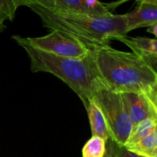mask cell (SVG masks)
<instances>
[{
	"label": "cell",
	"instance_id": "cell-1",
	"mask_svg": "<svg viewBox=\"0 0 157 157\" xmlns=\"http://www.w3.org/2000/svg\"><path fill=\"white\" fill-rule=\"evenodd\" d=\"M89 58L94 75L118 93L157 91V71L133 52L105 44L90 49Z\"/></svg>",
	"mask_w": 157,
	"mask_h": 157
},
{
	"label": "cell",
	"instance_id": "cell-2",
	"mask_svg": "<svg viewBox=\"0 0 157 157\" xmlns=\"http://www.w3.org/2000/svg\"><path fill=\"white\" fill-rule=\"evenodd\" d=\"M29 8L39 17L44 28L71 35L85 44L89 50L110 44L112 40L128 33L124 15L96 17L58 12L38 6Z\"/></svg>",
	"mask_w": 157,
	"mask_h": 157
},
{
	"label": "cell",
	"instance_id": "cell-3",
	"mask_svg": "<svg viewBox=\"0 0 157 157\" xmlns=\"http://www.w3.org/2000/svg\"><path fill=\"white\" fill-rule=\"evenodd\" d=\"M12 39L26 52L33 73L46 72L58 77L77 94L84 107H87L92 99V79L94 75L89 55L85 59L64 58L35 48L19 35H13Z\"/></svg>",
	"mask_w": 157,
	"mask_h": 157
},
{
	"label": "cell",
	"instance_id": "cell-4",
	"mask_svg": "<svg viewBox=\"0 0 157 157\" xmlns=\"http://www.w3.org/2000/svg\"><path fill=\"white\" fill-rule=\"evenodd\" d=\"M92 98L105 118L110 139L119 145L124 146L133 124L121 94L112 90L94 75L92 79Z\"/></svg>",
	"mask_w": 157,
	"mask_h": 157
},
{
	"label": "cell",
	"instance_id": "cell-5",
	"mask_svg": "<svg viewBox=\"0 0 157 157\" xmlns=\"http://www.w3.org/2000/svg\"><path fill=\"white\" fill-rule=\"evenodd\" d=\"M23 39L35 48L64 58L85 59L90 54L89 48L81 41L60 31L52 30L44 36Z\"/></svg>",
	"mask_w": 157,
	"mask_h": 157
},
{
	"label": "cell",
	"instance_id": "cell-6",
	"mask_svg": "<svg viewBox=\"0 0 157 157\" xmlns=\"http://www.w3.org/2000/svg\"><path fill=\"white\" fill-rule=\"evenodd\" d=\"M133 125L147 118H157V91L150 94H121Z\"/></svg>",
	"mask_w": 157,
	"mask_h": 157
},
{
	"label": "cell",
	"instance_id": "cell-7",
	"mask_svg": "<svg viewBox=\"0 0 157 157\" xmlns=\"http://www.w3.org/2000/svg\"><path fill=\"white\" fill-rule=\"evenodd\" d=\"M128 46L132 52L142 58L153 70L156 71L157 66V41L156 39L145 37H133L122 35L117 38Z\"/></svg>",
	"mask_w": 157,
	"mask_h": 157
},
{
	"label": "cell",
	"instance_id": "cell-8",
	"mask_svg": "<svg viewBox=\"0 0 157 157\" xmlns=\"http://www.w3.org/2000/svg\"><path fill=\"white\" fill-rule=\"evenodd\" d=\"M127 32L157 24V5L140 3L132 12L124 14Z\"/></svg>",
	"mask_w": 157,
	"mask_h": 157
},
{
	"label": "cell",
	"instance_id": "cell-9",
	"mask_svg": "<svg viewBox=\"0 0 157 157\" xmlns=\"http://www.w3.org/2000/svg\"><path fill=\"white\" fill-rule=\"evenodd\" d=\"M85 109L88 115L92 136L101 138L107 143L110 138L108 127L101 109L93 98L89 101Z\"/></svg>",
	"mask_w": 157,
	"mask_h": 157
},
{
	"label": "cell",
	"instance_id": "cell-10",
	"mask_svg": "<svg viewBox=\"0 0 157 157\" xmlns=\"http://www.w3.org/2000/svg\"><path fill=\"white\" fill-rule=\"evenodd\" d=\"M129 151L143 157H157V129L135 144L124 146Z\"/></svg>",
	"mask_w": 157,
	"mask_h": 157
},
{
	"label": "cell",
	"instance_id": "cell-11",
	"mask_svg": "<svg viewBox=\"0 0 157 157\" xmlns=\"http://www.w3.org/2000/svg\"><path fill=\"white\" fill-rule=\"evenodd\" d=\"M155 129H157V118L150 117L143 120L140 122L133 125L124 146L138 142Z\"/></svg>",
	"mask_w": 157,
	"mask_h": 157
},
{
	"label": "cell",
	"instance_id": "cell-12",
	"mask_svg": "<svg viewBox=\"0 0 157 157\" xmlns=\"http://www.w3.org/2000/svg\"><path fill=\"white\" fill-rule=\"evenodd\" d=\"M52 10L90 15L85 0H55V7Z\"/></svg>",
	"mask_w": 157,
	"mask_h": 157
},
{
	"label": "cell",
	"instance_id": "cell-13",
	"mask_svg": "<svg viewBox=\"0 0 157 157\" xmlns=\"http://www.w3.org/2000/svg\"><path fill=\"white\" fill-rule=\"evenodd\" d=\"M105 153V141L98 136H92L83 147L82 157H104Z\"/></svg>",
	"mask_w": 157,
	"mask_h": 157
},
{
	"label": "cell",
	"instance_id": "cell-14",
	"mask_svg": "<svg viewBox=\"0 0 157 157\" xmlns=\"http://www.w3.org/2000/svg\"><path fill=\"white\" fill-rule=\"evenodd\" d=\"M104 157H143L129 151L124 146L117 144L112 139L106 143V153Z\"/></svg>",
	"mask_w": 157,
	"mask_h": 157
},
{
	"label": "cell",
	"instance_id": "cell-15",
	"mask_svg": "<svg viewBox=\"0 0 157 157\" xmlns=\"http://www.w3.org/2000/svg\"><path fill=\"white\" fill-rule=\"evenodd\" d=\"M17 8L13 0H0V19L12 21L15 18Z\"/></svg>",
	"mask_w": 157,
	"mask_h": 157
},
{
	"label": "cell",
	"instance_id": "cell-16",
	"mask_svg": "<svg viewBox=\"0 0 157 157\" xmlns=\"http://www.w3.org/2000/svg\"><path fill=\"white\" fill-rule=\"evenodd\" d=\"M15 7L18 9L20 6H38L52 10L55 7V0H13Z\"/></svg>",
	"mask_w": 157,
	"mask_h": 157
},
{
	"label": "cell",
	"instance_id": "cell-17",
	"mask_svg": "<svg viewBox=\"0 0 157 157\" xmlns=\"http://www.w3.org/2000/svg\"><path fill=\"white\" fill-rule=\"evenodd\" d=\"M129 1V0H120V1L115 2H111L109 3V4H104L106 6V7L110 10V9H115L116 7H117L118 6L121 4V3H124L125 2ZM138 4H140V3H150V4H153V5H157V0H135Z\"/></svg>",
	"mask_w": 157,
	"mask_h": 157
},
{
	"label": "cell",
	"instance_id": "cell-18",
	"mask_svg": "<svg viewBox=\"0 0 157 157\" xmlns=\"http://www.w3.org/2000/svg\"><path fill=\"white\" fill-rule=\"evenodd\" d=\"M147 32L151 33L155 35V37L157 36V24H154L151 26H149L148 29H147Z\"/></svg>",
	"mask_w": 157,
	"mask_h": 157
},
{
	"label": "cell",
	"instance_id": "cell-19",
	"mask_svg": "<svg viewBox=\"0 0 157 157\" xmlns=\"http://www.w3.org/2000/svg\"><path fill=\"white\" fill-rule=\"evenodd\" d=\"M0 20H1V19H0Z\"/></svg>",
	"mask_w": 157,
	"mask_h": 157
}]
</instances>
